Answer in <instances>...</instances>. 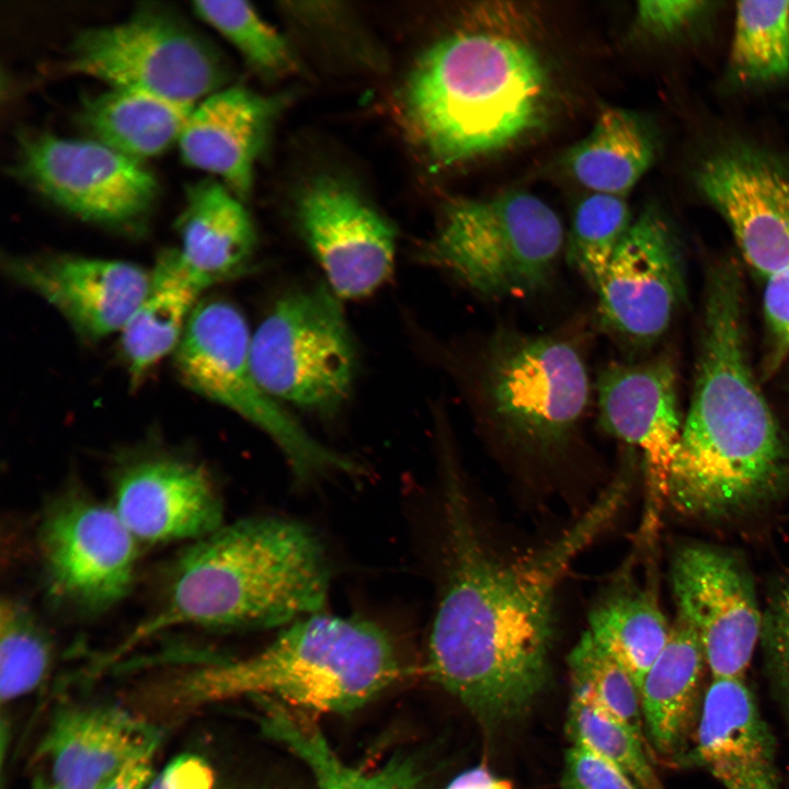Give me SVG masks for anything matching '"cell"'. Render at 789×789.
I'll return each instance as SVG.
<instances>
[{
    "mask_svg": "<svg viewBox=\"0 0 789 789\" xmlns=\"http://www.w3.org/2000/svg\"><path fill=\"white\" fill-rule=\"evenodd\" d=\"M565 731L573 745L611 763L640 789H663L644 740L583 687L573 686Z\"/></svg>",
    "mask_w": 789,
    "mask_h": 789,
    "instance_id": "cell-30",
    "label": "cell"
},
{
    "mask_svg": "<svg viewBox=\"0 0 789 789\" xmlns=\"http://www.w3.org/2000/svg\"><path fill=\"white\" fill-rule=\"evenodd\" d=\"M677 616L697 633L712 678H741L759 641L762 613L753 582L732 554L682 547L672 562Z\"/></svg>",
    "mask_w": 789,
    "mask_h": 789,
    "instance_id": "cell-13",
    "label": "cell"
},
{
    "mask_svg": "<svg viewBox=\"0 0 789 789\" xmlns=\"http://www.w3.org/2000/svg\"><path fill=\"white\" fill-rule=\"evenodd\" d=\"M763 302L775 352L789 358V265L765 279Z\"/></svg>",
    "mask_w": 789,
    "mask_h": 789,
    "instance_id": "cell-38",
    "label": "cell"
},
{
    "mask_svg": "<svg viewBox=\"0 0 789 789\" xmlns=\"http://www.w3.org/2000/svg\"><path fill=\"white\" fill-rule=\"evenodd\" d=\"M446 789H513L512 785L496 778L484 766L466 770L456 777Z\"/></svg>",
    "mask_w": 789,
    "mask_h": 789,
    "instance_id": "cell-42",
    "label": "cell"
},
{
    "mask_svg": "<svg viewBox=\"0 0 789 789\" xmlns=\"http://www.w3.org/2000/svg\"><path fill=\"white\" fill-rule=\"evenodd\" d=\"M400 671L399 653L384 627L320 611L285 626L251 656L179 673L161 685L159 701L184 711L251 696L299 710L344 713L375 698Z\"/></svg>",
    "mask_w": 789,
    "mask_h": 789,
    "instance_id": "cell-4",
    "label": "cell"
},
{
    "mask_svg": "<svg viewBox=\"0 0 789 789\" xmlns=\"http://www.w3.org/2000/svg\"><path fill=\"white\" fill-rule=\"evenodd\" d=\"M285 95H262L241 87L220 89L192 110L178 145L190 167L221 178L238 197L253 184L254 164Z\"/></svg>",
    "mask_w": 789,
    "mask_h": 789,
    "instance_id": "cell-22",
    "label": "cell"
},
{
    "mask_svg": "<svg viewBox=\"0 0 789 789\" xmlns=\"http://www.w3.org/2000/svg\"><path fill=\"white\" fill-rule=\"evenodd\" d=\"M330 579L324 547L307 526L272 516L222 525L184 551L161 607L117 654L171 627L284 628L322 611Z\"/></svg>",
    "mask_w": 789,
    "mask_h": 789,
    "instance_id": "cell-3",
    "label": "cell"
},
{
    "mask_svg": "<svg viewBox=\"0 0 789 789\" xmlns=\"http://www.w3.org/2000/svg\"><path fill=\"white\" fill-rule=\"evenodd\" d=\"M13 170L59 208L113 229H139L158 195L156 178L139 160L94 139L27 134Z\"/></svg>",
    "mask_w": 789,
    "mask_h": 789,
    "instance_id": "cell-11",
    "label": "cell"
},
{
    "mask_svg": "<svg viewBox=\"0 0 789 789\" xmlns=\"http://www.w3.org/2000/svg\"><path fill=\"white\" fill-rule=\"evenodd\" d=\"M741 281L729 262L707 279L694 390L667 491L690 516L752 508L788 479L786 447L746 350Z\"/></svg>",
    "mask_w": 789,
    "mask_h": 789,
    "instance_id": "cell-2",
    "label": "cell"
},
{
    "mask_svg": "<svg viewBox=\"0 0 789 789\" xmlns=\"http://www.w3.org/2000/svg\"><path fill=\"white\" fill-rule=\"evenodd\" d=\"M568 665L572 686L591 691L610 712L643 740L640 690L629 673L586 630L571 650Z\"/></svg>",
    "mask_w": 789,
    "mask_h": 789,
    "instance_id": "cell-35",
    "label": "cell"
},
{
    "mask_svg": "<svg viewBox=\"0 0 789 789\" xmlns=\"http://www.w3.org/2000/svg\"><path fill=\"white\" fill-rule=\"evenodd\" d=\"M153 754L130 761L102 789H146L151 779Z\"/></svg>",
    "mask_w": 789,
    "mask_h": 789,
    "instance_id": "cell-41",
    "label": "cell"
},
{
    "mask_svg": "<svg viewBox=\"0 0 789 789\" xmlns=\"http://www.w3.org/2000/svg\"><path fill=\"white\" fill-rule=\"evenodd\" d=\"M32 789H67L57 782H55L53 779H47L43 776H37L34 778L32 782Z\"/></svg>",
    "mask_w": 789,
    "mask_h": 789,
    "instance_id": "cell-43",
    "label": "cell"
},
{
    "mask_svg": "<svg viewBox=\"0 0 789 789\" xmlns=\"http://www.w3.org/2000/svg\"><path fill=\"white\" fill-rule=\"evenodd\" d=\"M194 106L146 91L111 88L88 98L79 119L94 140L141 161L179 141Z\"/></svg>",
    "mask_w": 789,
    "mask_h": 789,
    "instance_id": "cell-26",
    "label": "cell"
},
{
    "mask_svg": "<svg viewBox=\"0 0 789 789\" xmlns=\"http://www.w3.org/2000/svg\"><path fill=\"white\" fill-rule=\"evenodd\" d=\"M698 184L727 221L746 263L764 279L789 265V173L745 149L720 152Z\"/></svg>",
    "mask_w": 789,
    "mask_h": 789,
    "instance_id": "cell-18",
    "label": "cell"
},
{
    "mask_svg": "<svg viewBox=\"0 0 789 789\" xmlns=\"http://www.w3.org/2000/svg\"><path fill=\"white\" fill-rule=\"evenodd\" d=\"M677 763L707 769L724 789H779L775 737L744 679L712 678L695 746Z\"/></svg>",
    "mask_w": 789,
    "mask_h": 789,
    "instance_id": "cell-21",
    "label": "cell"
},
{
    "mask_svg": "<svg viewBox=\"0 0 789 789\" xmlns=\"http://www.w3.org/2000/svg\"><path fill=\"white\" fill-rule=\"evenodd\" d=\"M705 5L702 1H641L637 7V19L647 31L668 34L689 24Z\"/></svg>",
    "mask_w": 789,
    "mask_h": 789,
    "instance_id": "cell-39",
    "label": "cell"
},
{
    "mask_svg": "<svg viewBox=\"0 0 789 789\" xmlns=\"http://www.w3.org/2000/svg\"><path fill=\"white\" fill-rule=\"evenodd\" d=\"M260 701L264 732L308 765L319 789H421L420 774L411 761L395 757L374 771L353 768L340 759L304 714L273 700Z\"/></svg>",
    "mask_w": 789,
    "mask_h": 789,
    "instance_id": "cell-29",
    "label": "cell"
},
{
    "mask_svg": "<svg viewBox=\"0 0 789 789\" xmlns=\"http://www.w3.org/2000/svg\"><path fill=\"white\" fill-rule=\"evenodd\" d=\"M173 354L183 384L264 432L299 482L358 471L357 464L318 442L261 386L248 324L230 302L199 301Z\"/></svg>",
    "mask_w": 789,
    "mask_h": 789,
    "instance_id": "cell-8",
    "label": "cell"
},
{
    "mask_svg": "<svg viewBox=\"0 0 789 789\" xmlns=\"http://www.w3.org/2000/svg\"><path fill=\"white\" fill-rule=\"evenodd\" d=\"M112 507L137 541L199 540L224 524L208 471L172 455L142 456L117 471Z\"/></svg>",
    "mask_w": 789,
    "mask_h": 789,
    "instance_id": "cell-17",
    "label": "cell"
},
{
    "mask_svg": "<svg viewBox=\"0 0 789 789\" xmlns=\"http://www.w3.org/2000/svg\"><path fill=\"white\" fill-rule=\"evenodd\" d=\"M176 228L181 260L207 288L243 271L253 254L255 233L247 209L215 180L187 187Z\"/></svg>",
    "mask_w": 789,
    "mask_h": 789,
    "instance_id": "cell-24",
    "label": "cell"
},
{
    "mask_svg": "<svg viewBox=\"0 0 789 789\" xmlns=\"http://www.w3.org/2000/svg\"><path fill=\"white\" fill-rule=\"evenodd\" d=\"M595 291L602 327L621 343L648 346L666 331L683 272L675 238L658 213L632 219Z\"/></svg>",
    "mask_w": 789,
    "mask_h": 789,
    "instance_id": "cell-14",
    "label": "cell"
},
{
    "mask_svg": "<svg viewBox=\"0 0 789 789\" xmlns=\"http://www.w3.org/2000/svg\"><path fill=\"white\" fill-rule=\"evenodd\" d=\"M251 362L277 401L331 414L347 400L355 352L339 297L327 286L278 299L251 334Z\"/></svg>",
    "mask_w": 789,
    "mask_h": 789,
    "instance_id": "cell-10",
    "label": "cell"
},
{
    "mask_svg": "<svg viewBox=\"0 0 789 789\" xmlns=\"http://www.w3.org/2000/svg\"><path fill=\"white\" fill-rule=\"evenodd\" d=\"M147 291L121 333V351L134 382L174 353L207 287L186 267L178 250L158 256Z\"/></svg>",
    "mask_w": 789,
    "mask_h": 789,
    "instance_id": "cell-25",
    "label": "cell"
},
{
    "mask_svg": "<svg viewBox=\"0 0 789 789\" xmlns=\"http://www.w3.org/2000/svg\"><path fill=\"white\" fill-rule=\"evenodd\" d=\"M297 219L339 298L370 295L392 273L395 230L351 186L329 176L315 179L299 196Z\"/></svg>",
    "mask_w": 789,
    "mask_h": 789,
    "instance_id": "cell-16",
    "label": "cell"
},
{
    "mask_svg": "<svg viewBox=\"0 0 789 789\" xmlns=\"http://www.w3.org/2000/svg\"><path fill=\"white\" fill-rule=\"evenodd\" d=\"M53 659L52 640L32 610L3 597L0 605V698L10 702L36 689Z\"/></svg>",
    "mask_w": 789,
    "mask_h": 789,
    "instance_id": "cell-32",
    "label": "cell"
},
{
    "mask_svg": "<svg viewBox=\"0 0 789 789\" xmlns=\"http://www.w3.org/2000/svg\"><path fill=\"white\" fill-rule=\"evenodd\" d=\"M707 666L695 630L676 615L668 640L640 688L644 729L661 755L678 759L685 753L700 716V689Z\"/></svg>",
    "mask_w": 789,
    "mask_h": 789,
    "instance_id": "cell-23",
    "label": "cell"
},
{
    "mask_svg": "<svg viewBox=\"0 0 789 789\" xmlns=\"http://www.w3.org/2000/svg\"><path fill=\"white\" fill-rule=\"evenodd\" d=\"M563 244L556 211L530 193L510 191L447 203L421 259L480 296L522 298L549 284Z\"/></svg>",
    "mask_w": 789,
    "mask_h": 789,
    "instance_id": "cell-7",
    "label": "cell"
},
{
    "mask_svg": "<svg viewBox=\"0 0 789 789\" xmlns=\"http://www.w3.org/2000/svg\"><path fill=\"white\" fill-rule=\"evenodd\" d=\"M759 641L766 670L789 725V578L776 590L762 616Z\"/></svg>",
    "mask_w": 789,
    "mask_h": 789,
    "instance_id": "cell-36",
    "label": "cell"
},
{
    "mask_svg": "<svg viewBox=\"0 0 789 789\" xmlns=\"http://www.w3.org/2000/svg\"><path fill=\"white\" fill-rule=\"evenodd\" d=\"M198 18L219 32L265 78H279L296 69L286 41L245 1H195Z\"/></svg>",
    "mask_w": 789,
    "mask_h": 789,
    "instance_id": "cell-34",
    "label": "cell"
},
{
    "mask_svg": "<svg viewBox=\"0 0 789 789\" xmlns=\"http://www.w3.org/2000/svg\"><path fill=\"white\" fill-rule=\"evenodd\" d=\"M446 571L428 641L432 678L485 723L516 717L541 690L557 585L626 498L625 473L558 539L505 559L485 545L457 476L446 472Z\"/></svg>",
    "mask_w": 789,
    "mask_h": 789,
    "instance_id": "cell-1",
    "label": "cell"
},
{
    "mask_svg": "<svg viewBox=\"0 0 789 789\" xmlns=\"http://www.w3.org/2000/svg\"><path fill=\"white\" fill-rule=\"evenodd\" d=\"M66 68L111 88L190 105L220 90L228 78L226 61L207 39L174 13L149 5L121 23L80 31Z\"/></svg>",
    "mask_w": 789,
    "mask_h": 789,
    "instance_id": "cell-9",
    "label": "cell"
},
{
    "mask_svg": "<svg viewBox=\"0 0 789 789\" xmlns=\"http://www.w3.org/2000/svg\"><path fill=\"white\" fill-rule=\"evenodd\" d=\"M631 221L622 196L593 193L575 209L567 258L592 289L598 287Z\"/></svg>",
    "mask_w": 789,
    "mask_h": 789,
    "instance_id": "cell-33",
    "label": "cell"
},
{
    "mask_svg": "<svg viewBox=\"0 0 789 789\" xmlns=\"http://www.w3.org/2000/svg\"><path fill=\"white\" fill-rule=\"evenodd\" d=\"M210 765L201 756L182 754L173 758L146 789H214Z\"/></svg>",
    "mask_w": 789,
    "mask_h": 789,
    "instance_id": "cell-40",
    "label": "cell"
},
{
    "mask_svg": "<svg viewBox=\"0 0 789 789\" xmlns=\"http://www.w3.org/2000/svg\"><path fill=\"white\" fill-rule=\"evenodd\" d=\"M473 414L528 451L565 446L584 419L591 385L579 333L500 327L477 343L464 368Z\"/></svg>",
    "mask_w": 789,
    "mask_h": 789,
    "instance_id": "cell-6",
    "label": "cell"
},
{
    "mask_svg": "<svg viewBox=\"0 0 789 789\" xmlns=\"http://www.w3.org/2000/svg\"><path fill=\"white\" fill-rule=\"evenodd\" d=\"M137 540L112 505L68 490L45 510L38 546L50 596L80 614H99L128 593Z\"/></svg>",
    "mask_w": 789,
    "mask_h": 789,
    "instance_id": "cell-12",
    "label": "cell"
},
{
    "mask_svg": "<svg viewBox=\"0 0 789 789\" xmlns=\"http://www.w3.org/2000/svg\"><path fill=\"white\" fill-rule=\"evenodd\" d=\"M159 729L117 705H71L54 716L38 747L52 779L67 789H102L130 761L153 754Z\"/></svg>",
    "mask_w": 789,
    "mask_h": 789,
    "instance_id": "cell-20",
    "label": "cell"
},
{
    "mask_svg": "<svg viewBox=\"0 0 789 789\" xmlns=\"http://www.w3.org/2000/svg\"><path fill=\"white\" fill-rule=\"evenodd\" d=\"M731 65L745 82L789 72V1H741L736 5Z\"/></svg>",
    "mask_w": 789,
    "mask_h": 789,
    "instance_id": "cell-31",
    "label": "cell"
},
{
    "mask_svg": "<svg viewBox=\"0 0 789 789\" xmlns=\"http://www.w3.org/2000/svg\"><path fill=\"white\" fill-rule=\"evenodd\" d=\"M670 629L654 594L629 580L611 587L588 615L587 631L629 673L639 690Z\"/></svg>",
    "mask_w": 789,
    "mask_h": 789,
    "instance_id": "cell-28",
    "label": "cell"
},
{
    "mask_svg": "<svg viewBox=\"0 0 789 789\" xmlns=\"http://www.w3.org/2000/svg\"><path fill=\"white\" fill-rule=\"evenodd\" d=\"M4 271L89 340L121 332L150 278V273L130 262L61 253L9 256Z\"/></svg>",
    "mask_w": 789,
    "mask_h": 789,
    "instance_id": "cell-19",
    "label": "cell"
},
{
    "mask_svg": "<svg viewBox=\"0 0 789 789\" xmlns=\"http://www.w3.org/2000/svg\"><path fill=\"white\" fill-rule=\"evenodd\" d=\"M545 68L527 45L465 32L430 47L404 93L407 117L428 155L453 164L508 146L540 122Z\"/></svg>",
    "mask_w": 789,
    "mask_h": 789,
    "instance_id": "cell-5",
    "label": "cell"
},
{
    "mask_svg": "<svg viewBox=\"0 0 789 789\" xmlns=\"http://www.w3.org/2000/svg\"><path fill=\"white\" fill-rule=\"evenodd\" d=\"M653 144L631 112L606 107L586 137L565 155L571 175L593 193L625 196L651 165Z\"/></svg>",
    "mask_w": 789,
    "mask_h": 789,
    "instance_id": "cell-27",
    "label": "cell"
},
{
    "mask_svg": "<svg viewBox=\"0 0 789 789\" xmlns=\"http://www.w3.org/2000/svg\"><path fill=\"white\" fill-rule=\"evenodd\" d=\"M598 420L609 435L640 450L647 507L642 528L650 535L667 500L668 480L681 441L676 376L665 358L613 362L596 382Z\"/></svg>",
    "mask_w": 789,
    "mask_h": 789,
    "instance_id": "cell-15",
    "label": "cell"
},
{
    "mask_svg": "<svg viewBox=\"0 0 789 789\" xmlns=\"http://www.w3.org/2000/svg\"><path fill=\"white\" fill-rule=\"evenodd\" d=\"M563 789H640L611 763L581 746L565 753Z\"/></svg>",
    "mask_w": 789,
    "mask_h": 789,
    "instance_id": "cell-37",
    "label": "cell"
}]
</instances>
